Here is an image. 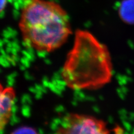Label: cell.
<instances>
[{
	"label": "cell",
	"instance_id": "6da1fadb",
	"mask_svg": "<svg viewBox=\"0 0 134 134\" xmlns=\"http://www.w3.org/2000/svg\"><path fill=\"white\" fill-rule=\"evenodd\" d=\"M112 76L110 53L90 32H75L73 47L62 70V77L70 88L96 90L106 85Z\"/></svg>",
	"mask_w": 134,
	"mask_h": 134
},
{
	"label": "cell",
	"instance_id": "7a4b0ae2",
	"mask_svg": "<svg viewBox=\"0 0 134 134\" xmlns=\"http://www.w3.org/2000/svg\"><path fill=\"white\" fill-rule=\"evenodd\" d=\"M19 28L25 45L39 52L60 48L72 33L66 11L49 0H27L22 8Z\"/></svg>",
	"mask_w": 134,
	"mask_h": 134
},
{
	"label": "cell",
	"instance_id": "3957f363",
	"mask_svg": "<svg viewBox=\"0 0 134 134\" xmlns=\"http://www.w3.org/2000/svg\"><path fill=\"white\" fill-rule=\"evenodd\" d=\"M106 123L90 115L71 113L65 116L57 130L58 133H109Z\"/></svg>",
	"mask_w": 134,
	"mask_h": 134
},
{
	"label": "cell",
	"instance_id": "277c9868",
	"mask_svg": "<svg viewBox=\"0 0 134 134\" xmlns=\"http://www.w3.org/2000/svg\"><path fill=\"white\" fill-rule=\"evenodd\" d=\"M15 100V92L11 87L3 88L0 85V131L9 121Z\"/></svg>",
	"mask_w": 134,
	"mask_h": 134
},
{
	"label": "cell",
	"instance_id": "5b68a950",
	"mask_svg": "<svg viewBox=\"0 0 134 134\" xmlns=\"http://www.w3.org/2000/svg\"><path fill=\"white\" fill-rule=\"evenodd\" d=\"M119 14L125 23L134 24V0H124L120 5Z\"/></svg>",
	"mask_w": 134,
	"mask_h": 134
},
{
	"label": "cell",
	"instance_id": "8992f818",
	"mask_svg": "<svg viewBox=\"0 0 134 134\" xmlns=\"http://www.w3.org/2000/svg\"><path fill=\"white\" fill-rule=\"evenodd\" d=\"M31 129L29 127H21L18 129V130H16L14 133H31L32 131L31 130Z\"/></svg>",
	"mask_w": 134,
	"mask_h": 134
},
{
	"label": "cell",
	"instance_id": "52a82bcc",
	"mask_svg": "<svg viewBox=\"0 0 134 134\" xmlns=\"http://www.w3.org/2000/svg\"><path fill=\"white\" fill-rule=\"evenodd\" d=\"M6 3L7 0H0V13L5 9Z\"/></svg>",
	"mask_w": 134,
	"mask_h": 134
}]
</instances>
